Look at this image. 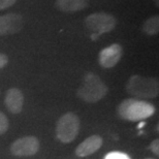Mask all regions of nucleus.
Listing matches in <instances>:
<instances>
[{
  "mask_svg": "<svg viewBox=\"0 0 159 159\" xmlns=\"http://www.w3.org/2000/svg\"><path fill=\"white\" fill-rule=\"evenodd\" d=\"M39 149V142L35 136H24L18 139L11 146V153L15 156H32Z\"/></svg>",
  "mask_w": 159,
  "mask_h": 159,
  "instance_id": "6",
  "label": "nucleus"
},
{
  "mask_svg": "<svg viewBox=\"0 0 159 159\" xmlns=\"http://www.w3.org/2000/svg\"><path fill=\"white\" fill-rule=\"evenodd\" d=\"M144 125H145V123H141V124H139V128H141V127H143Z\"/></svg>",
  "mask_w": 159,
  "mask_h": 159,
  "instance_id": "20",
  "label": "nucleus"
},
{
  "mask_svg": "<svg viewBox=\"0 0 159 159\" xmlns=\"http://www.w3.org/2000/svg\"><path fill=\"white\" fill-rule=\"evenodd\" d=\"M80 131V119L72 113L60 117L56 125V135L60 142L68 144L77 138Z\"/></svg>",
  "mask_w": 159,
  "mask_h": 159,
  "instance_id": "4",
  "label": "nucleus"
},
{
  "mask_svg": "<svg viewBox=\"0 0 159 159\" xmlns=\"http://www.w3.org/2000/svg\"><path fill=\"white\" fill-rule=\"evenodd\" d=\"M8 125H9V123L7 120V117L2 112H0V134H3V133H5L7 131Z\"/></svg>",
  "mask_w": 159,
  "mask_h": 159,
  "instance_id": "13",
  "label": "nucleus"
},
{
  "mask_svg": "<svg viewBox=\"0 0 159 159\" xmlns=\"http://www.w3.org/2000/svg\"><path fill=\"white\" fill-rule=\"evenodd\" d=\"M122 47L118 43L111 44L110 47L104 48L100 51L98 61L103 68H112L120 61L122 57Z\"/></svg>",
  "mask_w": 159,
  "mask_h": 159,
  "instance_id": "8",
  "label": "nucleus"
},
{
  "mask_svg": "<svg viewBox=\"0 0 159 159\" xmlns=\"http://www.w3.org/2000/svg\"><path fill=\"white\" fill-rule=\"evenodd\" d=\"M150 149H151V151L156 155V156H158L159 155V139H154V141L151 143Z\"/></svg>",
  "mask_w": 159,
  "mask_h": 159,
  "instance_id": "16",
  "label": "nucleus"
},
{
  "mask_svg": "<svg viewBox=\"0 0 159 159\" xmlns=\"http://www.w3.org/2000/svg\"><path fill=\"white\" fill-rule=\"evenodd\" d=\"M104 159H130V157L125 153H122V152H117V151H113L110 152L106 155Z\"/></svg>",
  "mask_w": 159,
  "mask_h": 159,
  "instance_id": "14",
  "label": "nucleus"
},
{
  "mask_svg": "<svg viewBox=\"0 0 159 159\" xmlns=\"http://www.w3.org/2000/svg\"><path fill=\"white\" fill-rule=\"evenodd\" d=\"M17 2V0H0V11L11 7Z\"/></svg>",
  "mask_w": 159,
  "mask_h": 159,
  "instance_id": "15",
  "label": "nucleus"
},
{
  "mask_svg": "<svg viewBox=\"0 0 159 159\" xmlns=\"http://www.w3.org/2000/svg\"><path fill=\"white\" fill-rule=\"evenodd\" d=\"M24 25L23 17L19 14H6L0 16V35L18 33Z\"/></svg>",
  "mask_w": 159,
  "mask_h": 159,
  "instance_id": "7",
  "label": "nucleus"
},
{
  "mask_svg": "<svg viewBox=\"0 0 159 159\" xmlns=\"http://www.w3.org/2000/svg\"><path fill=\"white\" fill-rule=\"evenodd\" d=\"M154 113L155 107L153 104L139 98H127L118 107V114L121 118L131 122L145 120Z\"/></svg>",
  "mask_w": 159,
  "mask_h": 159,
  "instance_id": "1",
  "label": "nucleus"
},
{
  "mask_svg": "<svg viewBox=\"0 0 159 159\" xmlns=\"http://www.w3.org/2000/svg\"><path fill=\"white\" fill-rule=\"evenodd\" d=\"M4 102L9 112L12 114H19L23 109L24 95L20 89L11 88L6 92Z\"/></svg>",
  "mask_w": 159,
  "mask_h": 159,
  "instance_id": "10",
  "label": "nucleus"
},
{
  "mask_svg": "<svg viewBox=\"0 0 159 159\" xmlns=\"http://www.w3.org/2000/svg\"><path fill=\"white\" fill-rule=\"evenodd\" d=\"M98 35H96V34H94V33H92V35H91V39H92V40H96L97 39H98Z\"/></svg>",
  "mask_w": 159,
  "mask_h": 159,
  "instance_id": "18",
  "label": "nucleus"
},
{
  "mask_svg": "<svg viewBox=\"0 0 159 159\" xmlns=\"http://www.w3.org/2000/svg\"><path fill=\"white\" fill-rule=\"evenodd\" d=\"M143 31L147 35H156L159 32V17L153 16V17L147 19L143 24Z\"/></svg>",
  "mask_w": 159,
  "mask_h": 159,
  "instance_id": "12",
  "label": "nucleus"
},
{
  "mask_svg": "<svg viewBox=\"0 0 159 159\" xmlns=\"http://www.w3.org/2000/svg\"><path fill=\"white\" fill-rule=\"evenodd\" d=\"M107 87L101 79L93 72H88L84 77L83 84L78 90V96L86 102H97L106 96Z\"/></svg>",
  "mask_w": 159,
  "mask_h": 159,
  "instance_id": "3",
  "label": "nucleus"
},
{
  "mask_svg": "<svg viewBox=\"0 0 159 159\" xmlns=\"http://www.w3.org/2000/svg\"><path fill=\"white\" fill-rule=\"evenodd\" d=\"M146 159H153V158H146Z\"/></svg>",
  "mask_w": 159,
  "mask_h": 159,
  "instance_id": "21",
  "label": "nucleus"
},
{
  "mask_svg": "<svg viewBox=\"0 0 159 159\" xmlns=\"http://www.w3.org/2000/svg\"><path fill=\"white\" fill-rule=\"evenodd\" d=\"M86 27L96 35H101L112 31L116 27L117 20L113 15L107 12H95L88 16L85 20Z\"/></svg>",
  "mask_w": 159,
  "mask_h": 159,
  "instance_id": "5",
  "label": "nucleus"
},
{
  "mask_svg": "<svg viewBox=\"0 0 159 159\" xmlns=\"http://www.w3.org/2000/svg\"><path fill=\"white\" fill-rule=\"evenodd\" d=\"M102 143L103 142L101 136L97 134L91 135L78 146L77 149H75V154L79 157L89 156V155L95 153L97 150H99L101 146H102Z\"/></svg>",
  "mask_w": 159,
  "mask_h": 159,
  "instance_id": "9",
  "label": "nucleus"
},
{
  "mask_svg": "<svg viewBox=\"0 0 159 159\" xmlns=\"http://www.w3.org/2000/svg\"><path fill=\"white\" fill-rule=\"evenodd\" d=\"M8 63V57L0 53V68H3Z\"/></svg>",
  "mask_w": 159,
  "mask_h": 159,
  "instance_id": "17",
  "label": "nucleus"
},
{
  "mask_svg": "<svg viewBox=\"0 0 159 159\" xmlns=\"http://www.w3.org/2000/svg\"><path fill=\"white\" fill-rule=\"evenodd\" d=\"M154 2H155V4H156V6H158V4H159L158 0H154Z\"/></svg>",
  "mask_w": 159,
  "mask_h": 159,
  "instance_id": "19",
  "label": "nucleus"
},
{
  "mask_svg": "<svg viewBox=\"0 0 159 159\" xmlns=\"http://www.w3.org/2000/svg\"><path fill=\"white\" fill-rule=\"evenodd\" d=\"M88 0H57L56 6L59 11L64 12H75L87 8Z\"/></svg>",
  "mask_w": 159,
  "mask_h": 159,
  "instance_id": "11",
  "label": "nucleus"
},
{
  "mask_svg": "<svg viewBox=\"0 0 159 159\" xmlns=\"http://www.w3.org/2000/svg\"><path fill=\"white\" fill-rule=\"evenodd\" d=\"M126 91L133 96L143 99L156 98L159 94L158 80L142 75H132L126 84Z\"/></svg>",
  "mask_w": 159,
  "mask_h": 159,
  "instance_id": "2",
  "label": "nucleus"
}]
</instances>
